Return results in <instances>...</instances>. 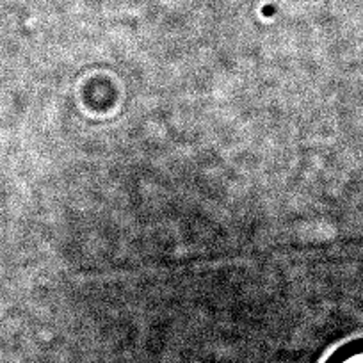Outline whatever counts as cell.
I'll return each instance as SVG.
<instances>
[{
	"instance_id": "cell-1",
	"label": "cell",
	"mask_w": 363,
	"mask_h": 363,
	"mask_svg": "<svg viewBox=\"0 0 363 363\" xmlns=\"http://www.w3.org/2000/svg\"><path fill=\"white\" fill-rule=\"evenodd\" d=\"M324 363H363V340L342 345L328 356Z\"/></svg>"
}]
</instances>
